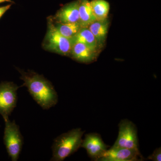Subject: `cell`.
I'll use <instances>...</instances> for the list:
<instances>
[{
	"mask_svg": "<svg viewBox=\"0 0 161 161\" xmlns=\"http://www.w3.org/2000/svg\"><path fill=\"white\" fill-rule=\"evenodd\" d=\"M79 0L65 4L52 16L54 22L61 23H79Z\"/></svg>",
	"mask_w": 161,
	"mask_h": 161,
	"instance_id": "9c48e42d",
	"label": "cell"
},
{
	"mask_svg": "<svg viewBox=\"0 0 161 161\" xmlns=\"http://www.w3.org/2000/svg\"><path fill=\"white\" fill-rule=\"evenodd\" d=\"M71 40L73 44L82 43L96 51L98 52L100 49L95 36L88 27H82Z\"/></svg>",
	"mask_w": 161,
	"mask_h": 161,
	"instance_id": "4fadbf2b",
	"label": "cell"
},
{
	"mask_svg": "<svg viewBox=\"0 0 161 161\" xmlns=\"http://www.w3.org/2000/svg\"><path fill=\"white\" fill-rule=\"evenodd\" d=\"M80 147L85 149L89 156L95 161H98L108 149V146L104 142L101 136L96 133L86 134Z\"/></svg>",
	"mask_w": 161,
	"mask_h": 161,
	"instance_id": "ba28073f",
	"label": "cell"
},
{
	"mask_svg": "<svg viewBox=\"0 0 161 161\" xmlns=\"http://www.w3.org/2000/svg\"><path fill=\"white\" fill-rule=\"evenodd\" d=\"M19 88L13 82L4 81L0 83V114L4 120L9 118L16 107Z\"/></svg>",
	"mask_w": 161,
	"mask_h": 161,
	"instance_id": "8992f818",
	"label": "cell"
},
{
	"mask_svg": "<svg viewBox=\"0 0 161 161\" xmlns=\"http://www.w3.org/2000/svg\"><path fill=\"white\" fill-rule=\"evenodd\" d=\"M11 6V4L5 6H0V19L3 16V15L6 13V11L10 9Z\"/></svg>",
	"mask_w": 161,
	"mask_h": 161,
	"instance_id": "e0dca14e",
	"label": "cell"
},
{
	"mask_svg": "<svg viewBox=\"0 0 161 161\" xmlns=\"http://www.w3.org/2000/svg\"><path fill=\"white\" fill-rule=\"evenodd\" d=\"M85 131L76 128L63 133L54 140L51 161H62L80 148Z\"/></svg>",
	"mask_w": 161,
	"mask_h": 161,
	"instance_id": "7a4b0ae2",
	"label": "cell"
},
{
	"mask_svg": "<svg viewBox=\"0 0 161 161\" xmlns=\"http://www.w3.org/2000/svg\"><path fill=\"white\" fill-rule=\"evenodd\" d=\"M5 2H8L11 3H14L12 0H0V3H5Z\"/></svg>",
	"mask_w": 161,
	"mask_h": 161,
	"instance_id": "ac0fdd59",
	"label": "cell"
},
{
	"mask_svg": "<svg viewBox=\"0 0 161 161\" xmlns=\"http://www.w3.org/2000/svg\"><path fill=\"white\" fill-rule=\"evenodd\" d=\"M79 23L82 27H88L97 20L92 11L89 0H79Z\"/></svg>",
	"mask_w": 161,
	"mask_h": 161,
	"instance_id": "7c38bea8",
	"label": "cell"
},
{
	"mask_svg": "<svg viewBox=\"0 0 161 161\" xmlns=\"http://www.w3.org/2000/svg\"><path fill=\"white\" fill-rule=\"evenodd\" d=\"M109 23L108 18L104 19L95 20L88 27L95 36L99 49L103 47L105 42Z\"/></svg>",
	"mask_w": 161,
	"mask_h": 161,
	"instance_id": "8fae6325",
	"label": "cell"
},
{
	"mask_svg": "<svg viewBox=\"0 0 161 161\" xmlns=\"http://www.w3.org/2000/svg\"><path fill=\"white\" fill-rule=\"evenodd\" d=\"M98 53L83 43H75L72 45L69 57L80 63H89L95 60Z\"/></svg>",
	"mask_w": 161,
	"mask_h": 161,
	"instance_id": "30bf717a",
	"label": "cell"
},
{
	"mask_svg": "<svg viewBox=\"0 0 161 161\" xmlns=\"http://www.w3.org/2000/svg\"><path fill=\"white\" fill-rule=\"evenodd\" d=\"M112 147L139 150L137 130L135 124L129 119L121 120L118 137Z\"/></svg>",
	"mask_w": 161,
	"mask_h": 161,
	"instance_id": "5b68a950",
	"label": "cell"
},
{
	"mask_svg": "<svg viewBox=\"0 0 161 161\" xmlns=\"http://www.w3.org/2000/svg\"><path fill=\"white\" fill-rule=\"evenodd\" d=\"M4 121V144L11 160L17 161L19 159L23 147V137L20 132L19 127L14 121L11 122L9 118Z\"/></svg>",
	"mask_w": 161,
	"mask_h": 161,
	"instance_id": "277c9868",
	"label": "cell"
},
{
	"mask_svg": "<svg viewBox=\"0 0 161 161\" xmlns=\"http://www.w3.org/2000/svg\"><path fill=\"white\" fill-rule=\"evenodd\" d=\"M142 156L139 150L112 147L98 159V161H142Z\"/></svg>",
	"mask_w": 161,
	"mask_h": 161,
	"instance_id": "52a82bcc",
	"label": "cell"
},
{
	"mask_svg": "<svg viewBox=\"0 0 161 161\" xmlns=\"http://www.w3.org/2000/svg\"><path fill=\"white\" fill-rule=\"evenodd\" d=\"M17 70L21 75L20 79L24 82L21 87L27 88L32 97L43 109H49L57 104L58 93L49 80L32 71Z\"/></svg>",
	"mask_w": 161,
	"mask_h": 161,
	"instance_id": "6da1fadb",
	"label": "cell"
},
{
	"mask_svg": "<svg viewBox=\"0 0 161 161\" xmlns=\"http://www.w3.org/2000/svg\"><path fill=\"white\" fill-rule=\"evenodd\" d=\"M93 14L97 20L108 18L110 10L109 3L105 0H92L90 1Z\"/></svg>",
	"mask_w": 161,
	"mask_h": 161,
	"instance_id": "5bb4252c",
	"label": "cell"
},
{
	"mask_svg": "<svg viewBox=\"0 0 161 161\" xmlns=\"http://www.w3.org/2000/svg\"><path fill=\"white\" fill-rule=\"evenodd\" d=\"M53 23L58 31L64 36L69 39L76 36L82 28L79 23H61L54 21Z\"/></svg>",
	"mask_w": 161,
	"mask_h": 161,
	"instance_id": "9a60e30c",
	"label": "cell"
},
{
	"mask_svg": "<svg viewBox=\"0 0 161 161\" xmlns=\"http://www.w3.org/2000/svg\"><path fill=\"white\" fill-rule=\"evenodd\" d=\"M148 159L153 161H161V149L160 147L156 149L152 154L149 156Z\"/></svg>",
	"mask_w": 161,
	"mask_h": 161,
	"instance_id": "2e32d148",
	"label": "cell"
},
{
	"mask_svg": "<svg viewBox=\"0 0 161 161\" xmlns=\"http://www.w3.org/2000/svg\"><path fill=\"white\" fill-rule=\"evenodd\" d=\"M73 43L71 39L62 36L55 27L52 16L47 18V30L42 43V47L47 51L64 56H69Z\"/></svg>",
	"mask_w": 161,
	"mask_h": 161,
	"instance_id": "3957f363",
	"label": "cell"
}]
</instances>
